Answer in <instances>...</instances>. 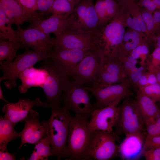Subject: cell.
<instances>
[{
  "mask_svg": "<svg viewBox=\"0 0 160 160\" xmlns=\"http://www.w3.org/2000/svg\"><path fill=\"white\" fill-rule=\"evenodd\" d=\"M50 108V117L48 120H43L41 123L50 141L52 156H56L59 160L67 157L68 135L73 116L68 110L61 105H53Z\"/></svg>",
  "mask_w": 160,
  "mask_h": 160,
  "instance_id": "1",
  "label": "cell"
},
{
  "mask_svg": "<svg viewBox=\"0 0 160 160\" xmlns=\"http://www.w3.org/2000/svg\"><path fill=\"white\" fill-rule=\"evenodd\" d=\"M95 131L90 128L88 119L75 115L69 127L67 154L69 160H87L94 140Z\"/></svg>",
  "mask_w": 160,
  "mask_h": 160,
  "instance_id": "2",
  "label": "cell"
},
{
  "mask_svg": "<svg viewBox=\"0 0 160 160\" xmlns=\"http://www.w3.org/2000/svg\"><path fill=\"white\" fill-rule=\"evenodd\" d=\"M124 28L118 15L95 33L97 47L103 58H118L124 35Z\"/></svg>",
  "mask_w": 160,
  "mask_h": 160,
  "instance_id": "3",
  "label": "cell"
},
{
  "mask_svg": "<svg viewBox=\"0 0 160 160\" xmlns=\"http://www.w3.org/2000/svg\"><path fill=\"white\" fill-rule=\"evenodd\" d=\"M41 68L47 73L42 87L46 102L50 105H61L63 90L69 81V77L60 65L49 58L43 61Z\"/></svg>",
  "mask_w": 160,
  "mask_h": 160,
  "instance_id": "4",
  "label": "cell"
},
{
  "mask_svg": "<svg viewBox=\"0 0 160 160\" xmlns=\"http://www.w3.org/2000/svg\"><path fill=\"white\" fill-rule=\"evenodd\" d=\"M49 58L48 55L27 48L23 53L17 55L15 59L8 63H0V69L3 75L0 78V82L6 80L4 84L8 89L16 88L17 79L27 68L33 66L37 62Z\"/></svg>",
  "mask_w": 160,
  "mask_h": 160,
  "instance_id": "5",
  "label": "cell"
},
{
  "mask_svg": "<svg viewBox=\"0 0 160 160\" xmlns=\"http://www.w3.org/2000/svg\"><path fill=\"white\" fill-rule=\"evenodd\" d=\"M89 92L84 85L69 80L62 93L63 106L75 115L88 119L96 108L91 103Z\"/></svg>",
  "mask_w": 160,
  "mask_h": 160,
  "instance_id": "6",
  "label": "cell"
},
{
  "mask_svg": "<svg viewBox=\"0 0 160 160\" xmlns=\"http://www.w3.org/2000/svg\"><path fill=\"white\" fill-rule=\"evenodd\" d=\"M125 98L118 106V115L114 127L117 134L127 135L146 132L145 124L136 100Z\"/></svg>",
  "mask_w": 160,
  "mask_h": 160,
  "instance_id": "7",
  "label": "cell"
},
{
  "mask_svg": "<svg viewBox=\"0 0 160 160\" xmlns=\"http://www.w3.org/2000/svg\"><path fill=\"white\" fill-rule=\"evenodd\" d=\"M103 67V57L97 49L84 57L73 71L70 77L76 83L84 85L96 81Z\"/></svg>",
  "mask_w": 160,
  "mask_h": 160,
  "instance_id": "8",
  "label": "cell"
},
{
  "mask_svg": "<svg viewBox=\"0 0 160 160\" xmlns=\"http://www.w3.org/2000/svg\"><path fill=\"white\" fill-rule=\"evenodd\" d=\"M93 1H80L74 8L73 20L68 30L95 31L104 26L99 20Z\"/></svg>",
  "mask_w": 160,
  "mask_h": 160,
  "instance_id": "9",
  "label": "cell"
},
{
  "mask_svg": "<svg viewBox=\"0 0 160 160\" xmlns=\"http://www.w3.org/2000/svg\"><path fill=\"white\" fill-rule=\"evenodd\" d=\"M130 84L128 78L122 82L105 87L92 85L85 89L91 93L95 99L94 106L96 108H103L115 100L131 96L132 94L129 89Z\"/></svg>",
  "mask_w": 160,
  "mask_h": 160,
  "instance_id": "10",
  "label": "cell"
},
{
  "mask_svg": "<svg viewBox=\"0 0 160 160\" xmlns=\"http://www.w3.org/2000/svg\"><path fill=\"white\" fill-rule=\"evenodd\" d=\"M16 32L17 40L22 47L31 48L48 55L54 47L55 38L38 29L32 28L24 29L19 26Z\"/></svg>",
  "mask_w": 160,
  "mask_h": 160,
  "instance_id": "11",
  "label": "cell"
},
{
  "mask_svg": "<svg viewBox=\"0 0 160 160\" xmlns=\"http://www.w3.org/2000/svg\"><path fill=\"white\" fill-rule=\"evenodd\" d=\"M95 131L92 146L90 154V159L97 160H109L117 156L119 146L116 141L118 134L115 132H109L101 130Z\"/></svg>",
  "mask_w": 160,
  "mask_h": 160,
  "instance_id": "12",
  "label": "cell"
},
{
  "mask_svg": "<svg viewBox=\"0 0 160 160\" xmlns=\"http://www.w3.org/2000/svg\"><path fill=\"white\" fill-rule=\"evenodd\" d=\"M95 31H66L55 36L54 47L65 49H97Z\"/></svg>",
  "mask_w": 160,
  "mask_h": 160,
  "instance_id": "13",
  "label": "cell"
},
{
  "mask_svg": "<svg viewBox=\"0 0 160 160\" xmlns=\"http://www.w3.org/2000/svg\"><path fill=\"white\" fill-rule=\"evenodd\" d=\"M122 99L117 98L103 108L95 109L89 122L90 129L94 131L101 130L112 132L118 117V105Z\"/></svg>",
  "mask_w": 160,
  "mask_h": 160,
  "instance_id": "14",
  "label": "cell"
},
{
  "mask_svg": "<svg viewBox=\"0 0 160 160\" xmlns=\"http://www.w3.org/2000/svg\"><path fill=\"white\" fill-rule=\"evenodd\" d=\"M93 50L89 49H65L54 47L48 56L60 65L69 78L76 67Z\"/></svg>",
  "mask_w": 160,
  "mask_h": 160,
  "instance_id": "15",
  "label": "cell"
},
{
  "mask_svg": "<svg viewBox=\"0 0 160 160\" xmlns=\"http://www.w3.org/2000/svg\"><path fill=\"white\" fill-rule=\"evenodd\" d=\"M34 106L50 107L46 102H42L39 98L34 100L20 98L16 103H6L2 107V111L4 113V117L15 125L18 122L24 121Z\"/></svg>",
  "mask_w": 160,
  "mask_h": 160,
  "instance_id": "16",
  "label": "cell"
},
{
  "mask_svg": "<svg viewBox=\"0 0 160 160\" xmlns=\"http://www.w3.org/2000/svg\"><path fill=\"white\" fill-rule=\"evenodd\" d=\"M0 10L12 24H15L17 27L25 22L43 17L39 12H33L25 9L15 0H0Z\"/></svg>",
  "mask_w": 160,
  "mask_h": 160,
  "instance_id": "17",
  "label": "cell"
},
{
  "mask_svg": "<svg viewBox=\"0 0 160 160\" xmlns=\"http://www.w3.org/2000/svg\"><path fill=\"white\" fill-rule=\"evenodd\" d=\"M146 132L130 134L119 146L118 154L123 159L136 160L143 155Z\"/></svg>",
  "mask_w": 160,
  "mask_h": 160,
  "instance_id": "18",
  "label": "cell"
},
{
  "mask_svg": "<svg viewBox=\"0 0 160 160\" xmlns=\"http://www.w3.org/2000/svg\"><path fill=\"white\" fill-rule=\"evenodd\" d=\"M73 17V13L65 18L52 15L46 19H44L43 17H37L30 22L28 28L38 29L47 34L52 33L56 36L69 29Z\"/></svg>",
  "mask_w": 160,
  "mask_h": 160,
  "instance_id": "19",
  "label": "cell"
},
{
  "mask_svg": "<svg viewBox=\"0 0 160 160\" xmlns=\"http://www.w3.org/2000/svg\"><path fill=\"white\" fill-rule=\"evenodd\" d=\"M39 118L37 111L31 109L24 121L23 129L20 132L21 141L18 149L24 144H35L45 135L44 129L39 121Z\"/></svg>",
  "mask_w": 160,
  "mask_h": 160,
  "instance_id": "20",
  "label": "cell"
},
{
  "mask_svg": "<svg viewBox=\"0 0 160 160\" xmlns=\"http://www.w3.org/2000/svg\"><path fill=\"white\" fill-rule=\"evenodd\" d=\"M22 84L19 86L20 92L25 93L32 87L42 88L45 80V75L41 68L36 69L33 66L29 67L21 73L19 77Z\"/></svg>",
  "mask_w": 160,
  "mask_h": 160,
  "instance_id": "21",
  "label": "cell"
},
{
  "mask_svg": "<svg viewBox=\"0 0 160 160\" xmlns=\"http://www.w3.org/2000/svg\"><path fill=\"white\" fill-rule=\"evenodd\" d=\"M136 101L145 125L160 114V108L153 99L137 90Z\"/></svg>",
  "mask_w": 160,
  "mask_h": 160,
  "instance_id": "22",
  "label": "cell"
},
{
  "mask_svg": "<svg viewBox=\"0 0 160 160\" xmlns=\"http://www.w3.org/2000/svg\"><path fill=\"white\" fill-rule=\"evenodd\" d=\"M121 5L117 0H96L94 7L101 23L103 25L111 21L119 13Z\"/></svg>",
  "mask_w": 160,
  "mask_h": 160,
  "instance_id": "23",
  "label": "cell"
},
{
  "mask_svg": "<svg viewBox=\"0 0 160 160\" xmlns=\"http://www.w3.org/2000/svg\"><path fill=\"white\" fill-rule=\"evenodd\" d=\"M15 125L4 116H0V149L7 148V144L20 137V133L15 129Z\"/></svg>",
  "mask_w": 160,
  "mask_h": 160,
  "instance_id": "24",
  "label": "cell"
},
{
  "mask_svg": "<svg viewBox=\"0 0 160 160\" xmlns=\"http://www.w3.org/2000/svg\"><path fill=\"white\" fill-rule=\"evenodd\" d=\"M52 153L50 141L45 134L35 143L34 150L28 160H47L52 156Z\"/></svg>",
  "mask_w": 160,
  "mask_h": 160,
  "instance_id": "25",
  "label": "cell"
},
{
  "mask_svg": "<svg viewBox=\"0 0 160 160\" xmlns=\"http://www.w3.org/2000/svg\"><path fill=\"white\" fill-rule=\"evenodd\" d=\"M21 47H22V45L18 41L1 40L0 63H8L13 61L17 56V51Z\"/></svg>",
  "mask_w": 160,
  "mask_h": 160,
  "instance_id": "26",
  "label": "cell"
},
{
  "mask_svg": "<svg viewBox=\"0 0 160 160\" xmlns=\"http://www.w3.org/2000/svg\"><path fill=\"white\" fill-rule=\"evenodd\" d=\"M75 6L67 0H55L50 10L52 15L57 17L65 18L73 13Z\"/></svg>",
  "mask_w": 160,
  "mask_h": 160,
  "instance_id": "27",
  "label": "cell"
},
{
  "mask_svg": "<svg viewBox=\"0 0 160 160\" xmlns=\"http://www.w3.org/2000/svg\"><path fill=\"white\" fill-rule=\"evenodd\" d=\"M128 78L109 73L105 71L102 68L98 74L97 80L92 85H95L103 87H105L121 83Z\"/></svg>",
  "mask_w": 160,
  "mask_h": 160,
  "instance_id": "28",
  "label": "cell"
},
{
  "mask_svg": "<svg viewBox=\"0 0 160 160\" xmlns=\"http://www.w3.org/2000/svg\"><path fill=\"white\" fill-rule=\"evenodd\" d=\"M12 24L4 13L0 10L1 38L7 39L11 41H18L16 30L12 28Z\"/></svg>",
  "mask_w": 160,
  "mask_h": 160,
  "instance_id": "29",
  "label": "cell"
},
{
  "mask_svg": "<svg viewBox=\"0 0 160 160\" xmlns=\"http://www.w3.org/2000/svg\"><path fill=\"white\" fill-rule=\"evenodd\" d=\"M103 68L109 73L128 78L122 63L118 59L103 58Z\"/></svg>",
  "mask_w": 160,
  "mask_h": 160,
  "instance_id": "30",
  "label": "cell"
},
{
  "mask_svg": "<svg viewBox=\"0 0 160 160\" xmlns=\"http://www.w3.org/2000/svg\"><path fill=\"white\" fill-rule=\"evenodd\" d=\"M137 90L151 98L156 102H160V84L158 82L137 89Z\"/></svg>",
  "mask_w": 160,
  "mask_h": 160,
  "instance_id": "31",
  "label": "cell"
},
{
  "mask_svg": "<svg viewBox=\"0 0 160 160\" xmlns=\"http://www.w3.org/2000/svg\"><path fill=\"white\" fill-rule=\"evenodd\" d=\"M146 136L160 135V114L154 120L146 124Z\"/></svg>",
  "mask_w": 160,
  "mask_h": 160,
  "instance_id": "32",
  "label": "cell"
},
{
  "mask_svg": "<svg viewBox=\"0 0 160 160\" xmlns=\"http://www.w3.org/2000/svg\"><path fill=\"white\" fill-rule=\"evenodd\" d=\"M146 70H147L146 65H141L139 68L136 66L132 69L128 76L130 85L136 89L137 81Z\"/></svg>",
  "mask_w": 160,
  "mask_h": 160,
  "instance_id": "33",
  "label": "cell"
},
{
  "mask_svg": "<svg viewBox=\"0 0 160 160\" xmlns=\"http://www.w3.org/2000/svg\"><path fill=\"white\" fill-rule=\"evenodd\" d=\"M145 63L146 67L160 69V47L155 49Z\"/></svg>",
  "mask_w": 160,
  "mask_h": 160,
  "instance_id": "34",
  "label": "cell"
},
{
  "mask_svg": "<svg viewBox=\"0 0 160 160\" xmlns=\"http://www.w3.org/2000/svg\"><path fill=\"white\" fill-rule=\"evenodd\" d=\"M140 39L139 34L136 31L131 33L130 37L123 46L126 50L131 51L140 44Z\"/></svg>",
  "mask_w": 160,
  "mask_h": 160,
  "instance_id": "35",
  "label": "cell"
},
{
  "mask_svg": "<svg viewBox=\"0 0 160 160\" xmlns=\"http://www.w3.org/2000/svg\"><path fill=\"white\" fill-rule=\"evenodd\" d=\"M55 0H37V10L43 15L50 13V9Z\"/></svg>",
  "mask_w": 160,
  "mask_h": 160,
  "instance_id": "36",
  "label": "cell"
},
{
  "mask_svg": "<svg viewBox=\"0 0 160 160\" xmlns=\"http://www.w3.org/2000/svg\"><path fill=\"white\" fill-rule=\"evenodd\" d=\"M160 147V135L146 137L144 145V151L148 149Z\"/></svg>",
  "mask_w": 160,
  "mask_h": 160,
  "instance_id": "37",
  "label": "cell"
},
{
  "mask_svg": "<svg viewBox=\"0 0 160 160\" xmlns=\"http://www.w3.org/2000/svg\"><path fill=\"white\" fill-rule=\"evenodd\" d=\"M143 155L146 160H160V147L153 148L146 150Z\"/></svg>",
  "mask_w": 160,
  "mask_h": 160,
  "instance_id": "38",
  "label": "cell"
},
{
  "mask_svg": "<svg viewBox=\"0 0 160 160\" xmlns=\"http://www.w3.org/2000/svg\"><path fill=\"white\" fill-rule=\"evenodd\" d=\"M25 9L33 12L37 10V0H15Z\"/></svg>",
  "mask_w": 160,
  "mask_h": 160,
  "instance_id": "39",
  "label": "cell"
},
{
  "mask_svg": "<svg viewBox=\"0 0 160 160\" xmlns=\"http://www.w3.org/2000/svg\"><path fill=\"white\" fill-rule=\"evenodd\" d=\"M142 16L147 29L149 30H152L153 28L155 23L151 14L149 12H145L142 14Z\"/></svg>",
  "mask_w": 160,
  "mask_h": 160,
  "instance_id": "40",
  "label": "cell"
},
{
  "mask_svg": "<svg viewBox=\"0 0 160 160\" xmlns=\"http://www.w3.org/2000/svg\"><path fill=\"white\" fill-rule=\"evenodd\" d=\"M127 23L128 26L132 29L137 32L141 31L139 22L137 17H128L127 20Z\"/></svg>",
  "mask_w": 160,
  "mask_h": 160,
  "instance_id": "41",
  "label": "cell"
},
{
  "mask_svg": "<svg viewBox=\"0 0 160 160\" xmlns=\"http://www.w3.org/2000/svg\"><path fill=\"white\" fill-rule=\"evenodd\" d=\"M0 160H15V153L11 154L7 151V148L0 149Z\"/></svg>",
  "mask_w": 160,
  "mask_h": 160,
  "instance_id": "42",
  "label": "cell"
},
{
  "mask_svg": "<svg viewBox=\"0 0 160 160\" xmlns=\"http://www.w3.org/2000/svg\"><path fill=\"white\" fill-rule=\"evenodd\" d=\"M148 85V71H145L137 81L136 86L138 89Z\"/></svg>",
  "mask_w": 160,
  "mask_h": 160,
  "instance_id": "43",
  "label": "cell"
},
{
  "mask_svg": "<svg viewBox=\"0 0 160 160\" xmlns=\"http://www.w3.org/2000/svg\"><path fill=\"white\" fill-rule=\"evenodd\" d=\"M142 55V45H139L131 50V56L134 59L136 60Z\"/></svg>",
  "mask_w": 160,
  "mask_h": 160,
  "instance_id": "44",
  "label": "cell"
},
{
  "mask_svg": "<svg viewBox=\"0 0 160 160\" xmlns=\"http://www.w3.org/2000/svg\"><path fill=\"white\" fill-rule=\"evenodd\" d=\"M146 69L148 71L152 73L155 75L157 82L160 84V69L146 67Z\"/></svg>",
  "mask_w": 160,
  "mask_h": 160,
  "instance_id": "45",
  "label": "cell"
},
{
  "mask_svg": "<svg viewBox=\"0 0 160 160\" xmlns=\"http://www.w3.org/2000/svg\"><path fill=\"white\" fill-rule=\"evenodd\" d=\"M147 71L148 85L153 84L158 82L155 75L150 71Z\"/></svg>",
  "mask_w": 160,
  "mask_h": 160,
  "instance_id": "46",
  "label": "cell"
},
{
  "mask_svg": "<svg viewBox=\"0 0 160 160\" xmlns=\"http://www.w3.org/2000/svg\"><path fill=\"white\" fill-rule=\"evenodd\" d=\"M137 17L139 22L141 31L145 32L147 30V27L142 15H139Z\"/></svg>",
  "mask_w": 160,
  "mask_h": 160,
  "instance_id": "47",
  "label": "cell"
},
{
  "mask_svg": "<svg viewBox=\"0 0 160 160\" xmlns=\"http://www.w3.org/2000/svg\"><path fill=\"white\" fill-rule=\"evenodd\" d=\"M153 19L155 23H156L160 22V12H155L154 14Z\"/></svg>",
  "mask_w": 160,
  "mask_h": 160,
  "instance_id": "48",
  "label": "cell"
},
{
  "mask_svg": "<svg viewBox=\"0 0 160 160\" xmlns=\"http://www.w3.org/2000/svg\"><path fill=\"white\" fill-rule=\"evenodd\" d=\"M142 55H146L148 53V49L147 46L145 45H142Z\"/></svg>",
  "mask_w": 160,
  "mask_h": 160,
  "instance_id": "49",
  "label": "cell"
},
{
  "mask_svg": "<svg viewBox=\"0 0 160 160\" xmlns=\"http://www.w3.org/2000/svg\"><path fill=\"white\" fill-rule=\"evenodd\" d=\"M0 99L1 100H2L4 101L6 103H8L9 102L4 97L1 84L0 85Z\"/></svg>",
  "mask_w": 160,
  "mask_h": 160,
  "instance_id": "50",
  "label": "cell"
},
{
  "mask_svg": "<svg viewBox=\"0 0 160 160\" xmlns=\"http://www.w3.org/2000/svg\"><path fill=\"white\" fill-rule=\"evenodd\" d=\"M121 4H122V1L125 2H127L128 5L130 4L133 3L134 0H117Z\"/></svg>",
  "mask_w": 160,
  "mask_h": 160,
  "instance_id": "51",
  "label": "cell"
},
{
  "mask_svg": "<svg viewBox=\"0 0 160 160\" xmlns=\"http://www.w3.org/2000/svg\"><path fill=\"white\" fill-rule=\"evenodd\" d=\"M71 2L74 6L75 7L81 0H67Z\"/></svg>",
  "mask_w": 160,
  "mask_h": 160,
  "instance_id": "52",
  "label": "cell"
},
{
  "mask_svg": "<svg viewBox=\"0 0 160 160\" xmlns=\"http://www.w3.org/2000/svg\"><path fill=\"white\" fill-rule=\"evenodd\" d=\"M154 1L157 5V8H160V0H154Z\"/></svg>",
  "mask_w": 160,
  "mask_h": 160,
  "instance_id": "53",
  "label": "cell"
}]
</instances>
